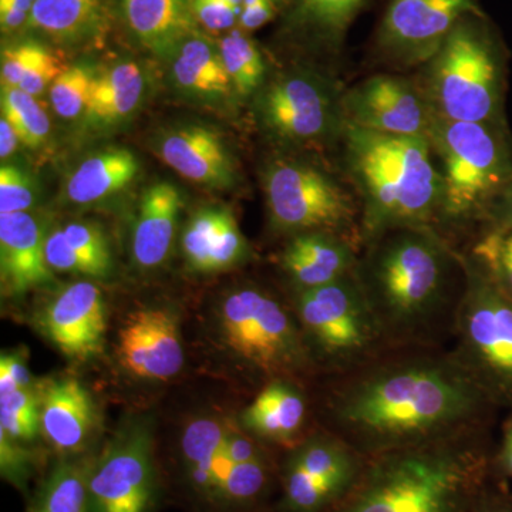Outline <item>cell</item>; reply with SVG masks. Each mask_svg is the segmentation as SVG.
Returning <instances> with one entry per match:
<instances>
[{"label":"cell","mask_w":512,"mask_h":512,"mask_svg":"<svg viewBox=\"0 0 512 512\" xmlns=\"http://www.w3.org/2000/svg\"><path fill=\"white\" fill-rule=\"evenodd\" d=\"M36 0H6L0 3V25L3 33H15L28 28L30 12Z\"/></svg>","instance_id":"cell-48"},{"label":"cell","mask_w":512,"mask_h":512,"mask_svg":"<svg viewBox=\"0 0 512 512\" xmlns=\"http://www.w3.org/2000/svg\"><path fill=\"white\" fill-rule=\"evenodd\" d=\"M146 92V74L136 62H121L94 79L84 120L92 127H110L131 117Z\"/></svg>","instance_id":"cell-28"},{"label":"cell","mask_w":512,"mask_h":512,"mask_svg":"<svg viewBox=\"0 0 512 512\" xmlns=\"http://www.w3.org/2000/svg\"><path fill=\"white\" fill-rule=\"evenodd\" d=\"M269 225L289 238L305 232H332L360 244L359 202L326 168L295 157H276L262 171Z\"/></svg>","instance_id":"cell-11"},{"label":"cell","mask_w":512,"mask_h":512,"mask_svg":"<svg viewBox=\"0 0 512 512\" xmlns=\"http://www.w3.org/2000/svg\"><path fill=\"white\" fill-rule=\"evenodd\" d=\"M480 12L478 0H387L373 52L393 69H420L464 16Z\"/></svg>","instance_id":"cell-13"},{"label":"cell","mask_w":512,"mask_h":512,"mask_svg":"<svg viewBox=\"0 0 512 512\" xmlns=\"http://www.w3.org/2000/svg\"><path fill=\"white\" fill-rule=\"evenodd\" d=\"M303 383L274 380L258 390L245 407L239 424L261 443L293 444L301 441L308 420V396Z\"/></svg>","instance_id":"cell-23"},{"label":"cell","mask_w":512,"mask_h":512,"mask_svg":"<svg viewBox=\"0 0 512 512\" xmlns=\"http://www.w3.org/2000/svg\"><path fill=\"white\" fill-rule=\"evenodd\" d=\"M508 50L485 12L454 26L440 49L420 67L417 82L434 116L471 123H507Z\"/></svg>","instance_id":"cell-5"},{"label":"cell","mask_w":512,"mask_h":512,"mask_svg":"<svg viewBox=\"0 0 512 512\" xmlns=\"http://www.w3.org/2000/svg\"><path fill=\"white\" fill-rule=\"evenodd\" d=\"M120 365L137 379L167 382L184 366L183 340L174 312L141 308L131 312L119 329Z\"/></svg>","instance_id":"cell-16"},{"label":"cell","mask_w":512,"mask_h":512,"mask_svg":"<svg viewBox=\"0 0 512 512\" xmlns=\"http://www.w3.org/2000/svg\"><path fill=\"white\" fill-rule=\"evenodd\" d=\"M286 2L288 0H259L255 5L242 9L238 20L239 29L248 33L262 28L275 18L279 10L285 8Z\"/></svg>","instance_id":"cell-47"},{"label":"cell","mask_w":512,"mask_h":512,"mask_svg":"<svg viewBox=\"0 0 512 512\" xmlns=\"http://www.w3.org/2000/svg\"><path fill=\"white\" fill-rule=\"evenodd\" d=\"M0 468L6 481L23 490L32 474V454L0 430Z\"/></svg>","instance_id":"cell-42"},{"label":"cell","mask_w":512,"mask_h":512,"mask_svg":"<svg viewBox=\"0 0 512 512\" xmlns=\"http://www.w3.org/2000/svg\"><path fill=\"white\" fill-rule=\"evenodd\" d=\"M441 180L436 229L478 227L484 212L512 178L507 123H471L434 116L429 136Z\"/></svg>","instance_id":"cell-6"},{"label":"cell","mask_w":512,"mask_h":512,"mask_svg":"<svg viewBox=\"0 0 512 512\" xmlns=\"http://www.w3.org/2000/svg\"><path fill=\"white\" fill-rule=\"evenodd\" d=\"M355 276L389 349L447 348L463 298L464 265L440 231L384 232L360 247Z\"/></svg>","instance_id":"cell-2"},{"label":"cell","mask_w":512,"mask_h":512,"mask_svg":"<svg viewBox=\"0 0 512 512\" xmlns=\"http://www.w3.org/2000/svg\"><path fill=\"white\" fill-rule=\"evenodd\" d=\"M2 117L12 124L25 146L37 148L46 143L50 121L35 96L19 87L2 90Z\"/></svg>","instance_id":"cell-34"},{"label":"cell","mask_w":512,"mask_h":512,"mask_svg":"<svg viewBox=\"0 0 512 512\" xmlns=\"http://www.w3.org/2000/svg\"><path fill=\"white\" fill-rule=\"evenodd\" d=\"M478 229L480 234L512 229V178L504 185L503 190L498 192L497 197L484 212Z\"/></svg>","instance_id":"cell-45"},{"label":"cell","mask_w":512,"mask_h":512,"mask_svg":"<svg viewBox=\"0 0 512 512\" xmlns=\"http://www.w3.org/2000/svg\"><path fill=\"white\" fill-rule=\"evenodd\" d=\"M343 109L352 126L389 136L427 137L434 113L417 80L377 73L345 89Z\"/></svg>","instance_id":"cell-15"},{"label":"cell","mask_w":512,"mask_h":512,"mask_svg":"<svg viewBox=\"0 0 512 512\" xmlns=\"http://www.w3.org/2000/svg\"><path fill=\"white\" fill-rule=\"evenodd\" d=\"M366 0H288L285 33L301 45L338 53Z\"/></svg>","instance_id":"cell-25"},{"label":"cell","mask_w":512,"mask_h":512,"mask_svg":"<svg viewBox=\"0 0 512 512\" xmlns=\"http://www.w3.org/2000/svg\"><path fill=\"white\" fill-rule=\"evenodd\" d=\"M329 377L322 430L365 458L490 430L503 410L450 348L389 349Z\"/></svg>","instance_id":"cell-1"},{"label":"cell","mask_w":512,"mask_h":512,"mask_svg":"<svg viewBox=\"0 0 512 512\" xmlns=\"http://www.w3.org/2000/svg\"><path fill=\"white\" fill-rule=\"evenodd\" d=\"M183 207L181 192L171 183L150 185L138 207L133 231V256L143 269L163 265L170 255Z\"/></svg>","instance_id":"cell-26"},{"label":"cell","mask_w":512,"mask_h":512,"mask_svg":"<svg viewBox=\"0 0 512 512\" xmlns=\"http://www.w3.org/2000/svg\"><path fill=\"white\" fill-rule=\"evenodd\" d=\"M345 87L328 72L296 66L266 80L252 97L256 124L284 150L340 143L348 120Z\"/></svg>","instance_id":"cell-10"},{"label":"cell","mask_w":512,"mask_h":512,"mask_svg":"<svg viewBox=\"0 0 512 512\" xmlns=\"http://www.w3.org/2000/svg\"><path fill=\"white\" fill-rule=\"evenodd\" d=\"M64 70H66V67L60 62L59 57L49 49L42 59L33 64L28 73L23 76L19 89L30 94V96H40V94L45 93L47 89L52 87V84L55 83L57 77Z\"/></svg>","instance_id":"cell-44"},{"label":"cell","mask_w":512,"mask_h":512,"mask_svg":"<svg viewBox=\"0 0 512 512\" xmlns=\"http://www.w3.org/2000/svg\"><path fill=\"white\" fill-rule=\"evenodd\" d=\"M94 460L63 458L50 471L30 512H90L89 478Z\"/></svg>","instance_id":"cell-31"},{"label":"cell","mask_w":512,"mask_h":512,"mask_svg":"<svg viewBox=\"0 0 512 512\" xmlns=\"http://www.w3.org/2000/svg\"><path fill=\"white\" fill-rule=\"evenodd\" d=\"M168 60L171 82L184 96L215 103L235 94L220 49L207 36L197 32L187 37Z\"/></svg>","instance_id":"cell-27"},{"label":"cell","mask_w":512,"mask_h":512,"mask_svg":"<svg viewBox=\"0 0 512 512\" xmlns=\"http://www.w3.org/2000/svg\"><path fill=\"white\" fill-rule=\"evenodd\" d=\"M121 15L131 36L165 59L198 32L191 0H121Z\"/></svg>","instance_id":"cell-24"},{"label":"cell","mask_w":512,"mask_h":512,"mask_svg":"<svg viewBox=\"0 0 512 512\" xmlns=\"http://www.w3.org/2000/svg\"><path fill=\"white\" fill-rule=\"evenodd\" d=\"M47 265L53 271L69 272V274H82L97 278L96 271L87 259L67 242L62 229L47 235L45 244Z\"/></svg>","instance_id":"cell-41"},{"label":"cell","mask_w":512,"mask_h":512,"mask_svg":"<svg viewBox=\"0 0 512 512\" xmlns=\"http://www.w3.org/2000/svg\"><path fill=\"white\" fill-rule=\"evenodd\" d=\"M215 328L229 359L261 389L274 380L318 376L295 312L261 286L225 293Z\"/></svg>","instance_id":"cell-7"},{"label":"cell","mask_w":512,"mask_h":512,"mask_svg":"<svg viewBox=\"0 0 512 512\" xmlns=\"http://www.w3.org/2000/svg\"><path fill=\"white\" fill-rule=\"evenodd\" d=\"M234 92L239 97H254L268 80V67L261 49L241 29L229 30L217 43Z\"/></svg>","instance_id":"cell-32"},{"label":"cell","mask_w":512,"mask_h":512,"mask_svg":"<svg viewBox=\"0 0 512 512\" xmlns=\"http://www.w3.org/2000/svg\"><path fill=\"white\" fill-rule=\"evenodd\" d=\"M106 305L99 286L76 282L46 306L42 328L63 355L86 360L97 356L106 335Z\"/></svg>","instance_id":"cell-17"},{"label":"cell","mask_w":512,"mask_h":512,"mask_svg":"<svg viewBox=\"0 0 512 512\" xmlns=\"http://www.w3.org/2000/svg\"><path fill=\"white\" fill-rule=\"evenodd\" d=\"M45 232L29 212L0 215V278L3 295L19 296L52 281Z\"/></svg>","instance_id":"cell-21"},{"label":"cell","mask_w":512,"mask_h":512,"mask_svg":"<svg viewBox=\"0 0 512 512\" xmlns=\"http://www.w3.org/2000/svg\"><path fill=\"white\" fill-rule=\"evenodd\" d=\"M35 185L15 165L0 168V215L29 212L35 204Z\"/></svg>","instance_id":"cell-40"},{"label":"cell","mask_w":512,"mask_h":512,"mask_svg":"<svg viewBox=\"0 0 512 512\" xmlns=\"http://www.w3.org/2000/svg\"><path fill=\"white\" fill-rule=\"evenodd\" d=\"M491 429L367 458L329 512H471L493 481Z\"/></svg>","instance_id":"cell-3"},{"label":"cell","mask_w":512,"mask_h":512,"mask_svg":"<svg viewBox=\"0 0 512 512\" xmlns=\"http://www.w3.org/2000/svg\"><path fill=\"white\" fill-rule=\"evenodd\" d=\"M359 254L360 244L355 239L332 232H305L289 238L279 262L293 292H299L352 275Z\"/></svg>","instance_id":"cell-20"},{"label":"cell","mask_w":512,"mask_h":512,"mask_svg":"<svg viewBox=\"0 0 512 512\" xmlns=\"http://www.w3.org/2000/svg\"><path fill=\"white\" fill-rule=\"evenodd\" d=\"M22 143L16 133L15 128L9 123L5 117L0 119V158L6 160L18 150L19 144Z\"/></svg>","instance_id":"cell-51"},{"label":"cell","mask_w":512,"mask_h":512,"mask_svg":"<svg viewBox=\"0 0 512 512\" xmlns=\"http://www.w3.org/2000/svg\"><path fill=\"white\" fill-rule=\"evenodd\" d=\"M495 478L497 476L485 488L471 512H512V497L503 488L495 485Z\"/></svg>","instance_id":"cell-49"},{"label":"cell","mask_w":512,"mask_h":512,"mask_svg":"<svg viewBox=\"0 0 512 512\" xmlns=\"http://www.w3.org/2000/svg\"><path fill=\"white\" fill-rule=\"evenodd\" d=\"M191 3L198 25L210 32H229L241 15L227 0H191Z\"/></svg>","instance_id":"cell-43"},{"label":"cell","mask_w":512,"mask_h":512,"mask_svg":"<svg viewBox=\"0 0 512 512\" xmlns=\"http://www.w3.org/2000/svg\"><path fill=\"white\" fill-rule=\"evenodd\" d=\"M292 309L318 375H342L389 350L355 272L293 292Z\"/></svg>","instance_id":"cell-8"},{"label":"cell","mask_w":512,"mask_h":512,"mask_svg":"<svg viewBox=\"0 0 512 512\" xmlns=\"http://www.w3.org/2000/svg\"><path fill=\"white\" fill-rule=\"evenodd\" d=\"M161 160L191 183L215 190L237 184L234 157L220 134L202 126H178L158 138Z\"/></svg>","instance_id":"cell-18"},{"label":"cell","mask_w":512,"mask_h":512,"mask_svg":"<svg viewBox=\"0 0 512 512\" xmlns=\"http://www.w3.org/2000/svg\"><path fill=\"white\" fill-rule=\"evenodd\" d=\"M40 430L64 458L80 453L96 426V407L89 390L73 377L45 380L36 387Z\"/></svg>","instance_id":"cell-19"},{"label":"cell","mask_w":512,"mask_h":512,"mask_svg":"<svg viewBox=\"0 0 512 512\" xmlns=\"http://www.w3.org/2000/svg\"><path fill=\"white\" fill-rule=\"evenodd\" d=\"M185 261L202 274L227 271L247 261L249 247L227 208H202L192 215L181 238Z\"/></svg>","instance_id":"cell-22"},{"label":"cell","mask_w":512,"mask_h":512,"mask_svg":"<svg viewBox=\"0 0 512 512\" xmlns=\"http://www.w3.org/2000/svg\"><path fill=\"white\" fill-rule=\"evenodd\" d=\"M367 458L326 430L293 444L279 471L278 512H329L352 491Z\"/></svg>","instance_id":"cell-12"},{"label":"cell","mask_w":512,"mask_h":512,"mask_svg":"<svg viewBox=\"0 0 512 512\" xmlns=\"http://www.w3.org/2000/svg\"><path fill=\"white\" fill-rule=\"evenodd\" d=\"M228 420L197 417L185 426L180 440L181 464L188 487L200 480L220 453L227 436Z\"/></svg>","instance_id":"cell-33"},{"label":"cell","mask_w":512,"mask_h":512,"mask_svg":"<svg viewBox=\"0 0 512 512\" xmlns=\"http://www.w3.org/2000/svg\"><path fill=\"white\" fill-rule=\"evenodd\" d=\"M33 387L26 359L20 353H3L0 357V393Z\"/></svg>","instance_id":"cell-46"},{"label":"cell","mask_w":512,"mask_h":512,"mask_svg":"<svg viewBox=\"0 0 512 512\" xmlns=\"http://www.w3.org/2000/svg\"><path fill=\"white\" fill-rule=\"evenodd\" d=\"M470 254L512 301V229L478 235Z\"/></svg>","instance_id":"cell-37"},{"label":"cell","mask_w":512,"mask_h":512,"mask_svg":"<svg viewBox=\"0 0 512 512\" xmlns=\"http://www.w3.org/2000/svg\"><path fill=\"white\" fill-rule=\"evenodd\" d=\"M464 291L451 352L503 410L512 409V301L470 254L461 252Z\"/></svg>","instance_id":"cell-9"},{"label":"cell","mask_w":512,"mask_h":512,"mask_svg":"<svg viewBox=\"0 0 512 512\" xmlns=\"http://www.w3.org/2000/svg\"><path fill=\"white\" fill-rule=\"evenodd\" d=\"M96 74L86 64L66 67L49 89L50 101L57 116L72 120L83 116L89 104Z\"/></svg>","instance_id":"cell-36"},{"label":"cell","mask_w":512,"mask_h":512,"mask_svg":"<svg viewBox=\"0 0 512 512\" xmlns=\"http://www.w3.org/2000/svg\"><path fill=\"white\" fill-rule=\"evenodd\" d=\"M90 512H150L157 494L153 436L146 423L121 431L94 460Z\"/></svg>","instance_id":"cell-14"},{"label":"cell","mask_w":512,"mask_h":512,"mask_svg":"<svg viewBox=\"0 0 512 512\" xmlns=\"http://www.w3.org/2000/svg\"><path fill=\"white\" fill-rule=\"evenodd\" d=\"M62 231L67 242L92 264L97 278H104L110 274L113 261H111L109 242L99 225L93 222L76 221L67 224Z\"/></svg>","instance_id":"cell-38"},{"label":"cell","mask_w":512,"mask_h":512,"mask_svg":"<svg viewBox=\"0 0 512 512\" xmlns=\"http://www.w3.org/2000/svg\"><path fill=\"white\" fill-rule=\"evenodd\" d=\"M494 473L498 478H512V409L505 420L500 447L494 453Z\"/></svg>","instance_id":"cell-50"},{"label":"cell","mask_w":512,"mask_h":512,"mask_svg":"<svg viewBox=\"0 0 512 512\" xmlns=\"http://www.w3.org/2000/svg\"><path fill=\"white\" fill-rule=\"evenodd\" d=\"M137 173V158L126 148L100 151L70 174L66 195L76 205L96 204L124 190Z\"/></svg>","instance_id":"cell-29"},{"label":"cell","mask_w":512,"mask_h":512,"mask_svg":"<svg viewBox=\"0 0 512 512\" xmlns=\"http://www.w3.org/2000/svg\"><path fill=\"white\" fill-rule=\"evenodd\" d=\"M339 147L343 173L359 202L360 247L392 229L436 228L441 180L429 138L348 124Z\"/></svg>","instance_id":"cell-4"},{"label":"cell","mask_w":512,"mask_h":512,"mask_svg":"<svg viewBox=\"0 0 512 512\" xmlns=\"http://www.w3.org/2000/svg\"><path fill=\"white\" fill-rule=\"evenodd\" d=\"M0 430L16 441L35 439L40 430L36 387L0 393Z\"/></svg>","instance_id":"cell-35"},{"label":"cell","mask_w":512,"mask_h":512,"mask_svg":"<svg viewBox=\"0 0 512 512\" xmlns=\"http://www.w3.org/2000/svg\"><path fill=\"white\" fill-rule=\"evenodd\" d=\"M104 0H36L28 28L63 43H76L99 30Z\"/></svg>","instance_id":"cell-30"},{"label":"cell","mask_w":512,"mask_h":512,"mask_svg":"<svg viewBox=\"0 0 512 512\" xmlns=\"http://www.w3.org/2000/svg\"><path fill=\"white\" fill-rule=\"evenodd\" d=\"M47 47L36 40H19L3 47L2 64H0V79L2 90L19 87L23 76L28 73L30 67L42 59L47 52Z\"/></svg>","instance_id":"cell-39"}]
</instances>
